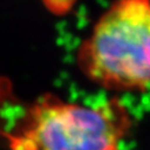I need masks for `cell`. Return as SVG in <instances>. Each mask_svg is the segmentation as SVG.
I'll return each mask as SVG.
<instances>
[{
  "instance_id": "obj_1",
  "label": "cell",
  "mask_w": 150,
  "mask_h": 150,
  "mask_svg": "<svg viewBox=\"0 0 150 150\" xmlns=\"http://www.w3.org/2000/svg\"><path fill=\"white\" fill-rule=\"evenodd\" d=\"M134 117L117 97L95 105L45 93L27 105L7 134L10 150H122Z\"/></svg>"
},
{
  "instance_id": "obj_2",
  "label": "cell",
  "mask_w": 150,
  "mask_h": 150,
  "mask_svg": "<svg viewBox=\"0 0 150 150\" xmlns=\"http://www.w3.org/2000/svg\"><path fill=\"white\" fill-rule=\"evenodd\" d=\"M76 64L106 91L150 93V0H114L79 44Z\"/></svg>"
}]
</instances>
